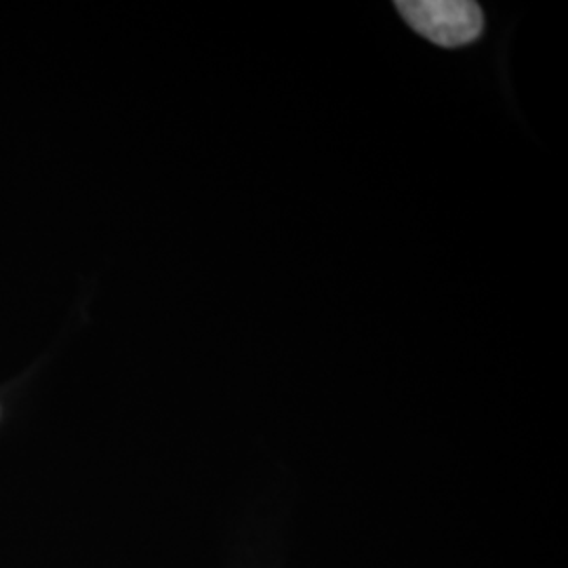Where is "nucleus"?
I'll return each mask as SVG.
<instances>
[{
    "mask_svg": "<svg viewBox=\"0 0 568 568\" xmlns=\"http://www.w3.org/2000/svg\"><path fill=\"white\" fill-rule=\"evenodd\" d=\"M406 23L438 47H464L483 34L485 16L467 0H400L396 2Z\"/></svg>",
    "mask_w": 568,
    "mask_h": 568,
    "instance_id": "1",
    "label": "nucleus"
}]
</instances>
